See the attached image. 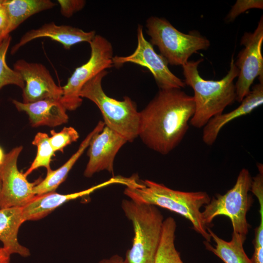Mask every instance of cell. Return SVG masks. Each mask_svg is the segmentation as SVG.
<instances>
[{"mask_svg": "<svg viewBox=\"0 0 263 263\" xmlns=\"http://www.w3.org/2000/svg\"><path fill=\"white\" fill-rule=\"evenodd\" d=\"M194 112L192 96L180 89H159L140 112L138 136L150 149L167 155L184 138Z\"/></svg>", "mask_w": 263, "mask_h": 263, "instance_id": "1", "label": "cell"}, {"mask_svg": "<svg viewBox=\"0 0 263 263\" xmlns=\"http://www.w3.org/2000/svg\"><path fill=\"white\" fill-rule=\"evenodd\" d=\"M203 61H188L182 66L186 85L193 90L195 103L194 113L189 122L192 127L203 128L213 117L221 114L225 108L236 101L234 79L239 70L232 56L227 74L219 80H206L199 74L198 68Z\"/></svg>", "mask_w": 263, "mask_h": 263, "instance_id": "2", "label": "cell"}, {"mask_svg": "<svg viewBox=\"0 0 263 263\" xmlns=\"http://www.w3.org/2000/svg\"><path fill=\"white\" fill-rule=\"evenodd\" d=\"M139 187H126L124 194L134 201L167 209L182 215L192 224L193 229L210 242L211 236L203 222L200 208L210 201L205 191L187 192L170 188L150 180H141Z\"/></svg>", "mask_w": 263, "mask_h": 263, "instance_id": "3", "label": "cell"}, {"mask_svg": "<svg viewBox=\"0 0 263 263\" xmlns=\"http://www.w3.org/2000/svg\"><path fill=\"white\" fill-rule=\"evenodd\" d=\"M121 207L134 231L124 263H154L162 237L163 214L155 206L130 199L122 201Z\"/></svg>", "mask_w": 263, "mask_h": 263, "instance_id": "4", "label": "cell"}, {"mask_svg": "<svg viewBox=\"0 0 263 263\" xmlns=\"http://www.w3.org/2000/svg\"><path fill=\"white\" fill-rule=\"evenodd\" d=\"M103 71L89 80L81 89L79 95L93 102L100 111L105 125L132 142L138 136L140 112L136 103L129 96L122 100L109 96L102 86L103 78L107 75Z\"/></svg>", "mask_w": 263, "mask_h": 263, "instance_id": "5", "label": "cell"}, {"mask_svg": "<svg viewBox=\"0 0 263 263\" xmlns=\"http://www.w3.org/2000/svg\"><path fill=\"white\" fill-rule=\"evenodd\" d=\"M150 43L156 46L161 55L171 65L187 63L191 56L210 46L209 40L196 31L183 33L163 18L150 17L146 23Z\"/></svg>", "mask_w": 263, "mask_h": 263, "instance_id": "6", "label": "cell"}, {"mask_svg": "<svg viewBox=\"0 0 263 263\" xmlns=\"http://www.w3.org/2000/svg\"><path fill=\"white\" fill-rule=\"evenodd\" d=\"M252 179L249 170L242 169L232 188L223 195L216 194L204 206L202 216L207 227L216 217L226 216L231 222L233 232L246 239L250 227L246 214L254 201L249 194Z\"/></svg>", "mask_w": 263, "mask_h": 263, "instance_id": "7", "label": "cell"}, {"mask_svg": "<svg viewBox=\"0 0 263 263\" xmlns=\"http://www.w3.org/2000/svg\"><path fill=\"white\" fill-rule=\"evenodd\" d=\"M91 55L88 60L75 68L63 87L61 101L67 110L74 111L82 104L79 92L89 80L100 72L113 66V48L105 38L96 35L89 43Z\"/></svg>", "mask_w": 263, "mask_h": 263, "instance_id": "8", "label": "cell"}, {"mask_svg": "<svg viewBox=\"0 0 263 263\" xmlns=\"http://www.w3.org/2000/svg\"><path fill=\"white\" fill-rule=\"evenodd\" d=\"M263 18L262 16L253 32H245L241 39L244 47L237 56L235 65L239 70L235 84L236 101L241 102L249 94L254 80L258 77L263 82Z\"/></svg>", "mask_w": 263, "mask_h": 263, "instance_id": "9", "label": "cell"}, {"mask_svg": "<svg viewBox=\"0 0 263 263\" xmlns=\"http://www.w3.org/2000/svg\"><path fill=\"white\" fill-rule=\"evenodd\" d=\"M137 38V45L135 51L127 56H113V66L119 67L130 62L146 67L152 74L159 89H181L185 87L184 81L170 71L166 60L157 54L151 44L146 39L141 25H138Z\"/></svg>", "mask_w": 263, "mask_h": 263, "instance_id": "10", "label": "cell"}, {"mask_svg": "<svg viewBox=\"0 0 263 263\" xmlns=\"http://www.w3.org/2000/svg\"><path fill=\"white\" fill-rule=\"evenodd\" d=\"M22 146L16 147L5 154L0 166L1 188L0 192V209L22 208L35 197L33 188L38 183L29 182L17 166Z\"/></svg>", "mask_w": 263, "mask_h": 263, "instance_id": "11", "label": "cell"}, {"mask_svg": "<svg viewBox=\"0 0 263 263\" xmlns=\"http://www.w3.org/2000/svg\"><path fill=\"white\" fill-rule=\"evenodd\" d=\"M14 69L22 77L23 103H30L46 99H61L62 87L55 82L49 71L42 64L18 60Z\"/></svg>", "mask_w": 263, "mask_h": 263, "instance_id": "12", "label": "cell"}, {"mask_svg": "<svg viewBox=\"0 0 263 263\" xmlns=\"http://www.w3.org/2000/svg\"><path fill=\"white\" fill-rule=\"evenodd\" d=\"M127 142L123 137L105 125L93 137L88 146L89 160L84 171V176L90 178L103 170L113 173L114 158Z\"/></svg>", "mask_w": 263, "mask_h": 263, "instance_id": "13", "label": "cell"}, {"mask_svg": "<svg viewBox=\"0 0 263 263\" xmlns=\"http://www.w3.org/2000/svg\"><path fill=\"white\" fill-rule=\"evenodd\" d=\"M128 182L126 177L113 176L107 181L80 191L66 194L52 192L36 195L29 204L22 208L23 218L25 222L41 219L69 201L88 195L97 189L111 185L117 184L126 186Z\"/></svg>", "mask_w": 263, "mask_h": 263, "instance_id": "14", "label": "cell"}, {"mask_svg": "<svg viewBox=\"0 0 263 263\" xmlns=\"http://www.w3.org/2000/svg\"><path fill=\"white\" fill-rule=\"evenodd\" d=\"M96 35L94 30L86 32L70 25H58L52 21L26 32L12 47L11 54H14L27 43L38 38H49L61 44L65 49L69 50L78 43L87 42L89 43Z\"/></svg>", "mask_w": 263, "mask_h": 263, "instance_id": "15", "label": "cell"}, {"mask_svg": "<svg viewBox=\"0 0 263 263\" xmlns=\"http://www.w3.org/2000/svg\"><path fill=\"white\" fill-rule=\"evenodd\" d=\"M241 103L234 110L216 115L207 122L203 129L202 140L205 144L212 146L225 125L236 118L250 113L263 105V82L255 84Z\"/></svg>", "mask_w": 263, "mask_h": 263, "instance_id": "16", "label": "cell"}, {"mask_svg": "<svg viewBox=\"0 0 263 263\" xmlns=\"http://www.w3.org/2000/svg\"><path fill=\"white\" fill-rule=\"evenodd\" d=\"M12 102L19 111L27 114L30 123L33 127H55L68 121L67 110L59 99H46L30 103L14 99Z\"/></svg>", "mask_w": 263, "mask_h": 263, "instance_id": "17", "label": "cell"}, {"mask_svg": "<svg viewBox=\"0 0 263 263\" xmlns=\"http://www.w3.org/2000/svg\"><path fill=\"white\" fill-rule=\"evenodd\" d=\"M24 222L22 208L0 209V241L11 255L17 254L23 257L30 255L29 249L20 244L18 238L19 228Z\"/></svg>", "mask_w": 263, "mask_h": 263, "instance_id": "18", "label": "cell"}, {"mask_svg": "<svg viewBox=\"0 0 263 263\" xmlns=\"http://www.w3.org/2000/svg\"><path fill=\"white\" fill-rule=\"evenodd\" d=\"M105 126L104 122L100 121L94 128L82 141L76 151L63 165L56 170L47 171L46 177L38 182L33 188L35 195L55 192L59 186L66 179L69 171L79 158L88 147L93 137L101 132Z\"/></svg>", "mask_w": 263, "mask_h": 263, "instance_id": "19", "label": "cell"}, {"mask_svg": "<svg viewBox=\"0 0 263 263\" xmlns=\"http://www.w3.org/2000/svg\"><path fill=\"white\" fill-rule=\"evenodd\" d=\"M56 4L50 0H4L3 6L7 14V36L32 16L50 9Z\"/></svg>", "mask_w": 263, "mask_h": 263, "instance_id": "20", "label": "cell"}, {"mask_svg": "<svg viewBox=\"0 0 263 263\" xmlns=\"http://www.w3.org/2000/svg\"><path fill=\"white\" fill-rule=\"evenodd\" d=\"M207 231L215 244L213 246L205 241L204 244L206 249L212 252L225 263H254L244 252L243 244L245 239L233 232L231 241H225L218 237L208 227Z\"/></svg>", "mask_w": 263, "mask_h": 263, "instance_id": "21", "label": "cell"}, {"mask_svg": "<svg viewBox=\"0 0 263 263\" xmlns=\"http://www.w3.org/2000/svg\"><path fill=\"white\" fill-rule=\"evenodd\" d=\"M176 223L169 217L164 220L160 243L154 263H184L175 245Z\"/></svg>", "mask_w": 263, "mask_h": 263, "instance_id": "22", "label": "cell"}, {"mask_svg": "<svg viewBox=\"0 0 263 263\" xmlns=\"http://www.w3.org/2000/svg\"><path fill=\"white\" fill-rule=\"evenodd\" d=\"M49 138L48 135L44 132H39L35 135L32 144L37 148V155L30 167L24 173L26 177L40 167L45 168L47 171L51 169L50 163L55 151Z\"/></svg>", "mask_w": 263, "mask_h": 263, "instance_id": "23", "label": "cell"}, {"mask_svg": "<svg viewBox=\"0 0 263 263\" xmlns=\"http://www.w3.org/2000/svg\"><path fill=\"white\" fill-rule=\"evenodd\" d=\"M12 38L7 35L0 44V89L7 85H14L21 89L24 87V81L20 74L10 68L6 60V56Z\"/></svg>", "mask_w": 263, "mask_h": 263, "instance_id": "24", "label": "cell"}, {"mask_svg": "<svg viewBox=\"0 0 263 263\" xmlns=\"http://www.w3.org/2000/svg\"><path fill=\"white\" fill-rule=\"evenodd\" d=\"M50 133L49 140L55 152H63L67 146L76 141L79 137L77 131L72 127H64L59 132L51 130Z\"/></svg>", "mask_w": 263, "mask_h": 263, "instance_id": "25", "label": "cell"}, {"mask_svg": "<svg viewBox=\"0 0 263 263\" xmlns=\"http://www.w3.org/2000/svg\"><path fill=\"white\" fill-rule=\"evenodd\" d=\"M253 8L263 9L262 0H237L232 6L227 15L225 19L227 22H231L240 14Z\"/></svg>", "mask_w": 263, "mask_h": 263, "instance_id": "26", "label": "cell"}, {"mask_svg": "<svg viewBox=\"0 0 263 263\" xmlns=\"http://www.w3.org/2000/svg\"><path fill=\"white\" fill-rule=\"evenodd\" d=\"M57 1L60 6L61 14L67 18L82 10L86 4L84 0H58Z\"/></svg>", "mask_w": 263, "mask_h": 263, "instance_id": "27", "label": "cell"}, {"mask_svg": "<svg viewBox=\"0 0 263 263\" xmlns=\"http://www.w3.org/2000/svg\"><path fill=\"white\" fill-rule=\"evenodd\" d=\"M8 23V19L7 13L3 6L0 8V30H1L5 36V31Z\"/></svg>", "mask_w": 263, "mask_h": 263, "instance_id": "28", "label": "cell"}, {"mask_svg": "<svg viewBox=\"0 0 263 263\" xmlns=\"http://www.w3.org/2000/svg\"><path fill=\"white\" fill-rule=\"evenodd\" d=\"M97 263H124V260L121 256L114 255L109 258L103 259Z\"/></svg>", "mask_w": 263, "mask_h": 263, "instance_id": "29", "label": "cell"}, {"mask_svg": "<svg viewBox=\"0 0 263 263\" xmlns=\"http://www.w3.org/2000/svg\"><path fill=\"white\" fill-rule=\"evenodd\" d=\"M11 255L2 247H0V263H10Z\"/></svg>", "mask_w": 263, "mask_h": 263, "instance_id": "30", "label": "cell"}, {"mask_svg": "<svg viewBox=\"0 0 263 263\" xmlns=\"http://www.w3.org/2000/svg\"><path fill=\"white\" fill-rule=\"evenodd\" d=\"M5 154L2 148L0 147V166L2 164L4 159Z\"/></svg>", "mask_w": 263, "mask_h": 263, "instance_id": "31", "label": "cell"}, {"mask_svg": "<svg viewBox=\"0 0 263 263\" xmlns=\"http://www.w3.org/2000/svg\"><path fill=\"white\" fill-rule=\"evenodd\" d=\"M6 36H5L4 34V33L0 30V44Z\"/></svg>", "mask_w": 263, "mask_h": 263, "instance_id": "32", "label": "cell"}, {"mask_svg": "<svg viewBox=\"0 0 263 263\" xmlns=\"http://www.w3.org/2000/svg\"><path fill=\"white\" fill-rule=\"evenodd\" d=\"M4 0H0V8L3 7V3Z\"/></svg>", "mask_w": 263, "mask_h": 263, "instance_id": "33", "label": "cell"}, {"mask_svg": "<svg viewBox=\"0 0 263 263\" xmlns=\"http://www.w3.org/2000/svg\"><path fill=\"white\" fill-rule=\"evenodd\" d=\"M1 178H0V190H1Z\"/></svg>", "mask_w": 263, "mask_h": 263, "instance_id": "34", "label": "cell"}]
</instances>
